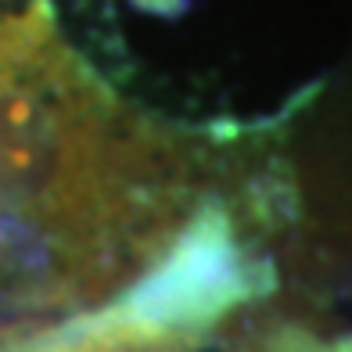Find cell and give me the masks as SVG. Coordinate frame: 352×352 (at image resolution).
<instances>
[{
	"label": "cell",
	"instance_id": "1",
	"mask_svg": "<svg viewBox=\"0 0 352 352\" xmlns=\"http://www.w3.org/2000/svg\"><path fill=\"white\" fill-rule=\"evenodd\" d=\"M169 212V144L116 104L40 0H0V295H69L162 237Z\"/></svg>",
	"mask_w": 352,
	"mask_h": 352
}]
</instances>
